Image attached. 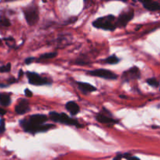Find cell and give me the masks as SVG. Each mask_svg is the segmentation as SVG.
<instances>
[{
    "mask_svg": "<svg viewBox=\"0 0 160 160\" xmlns=\"http://www.w3.org/2000/svg\"><path fill=\"white\" fill-rule=\"evenodd\" d=\"M6 130V127H5V120L3 119L0 120V133H3Z\"/></svg>",
    "mask_w": 160,
    "mask_h": 160,
    "instance_id": "obj_21",
    "label": "cell"
},
{
    "mask_svg": "<svg viewBox=\"0 0 160 160\" xmlns=\"http://www.w3.org/2000/svg\"><path fill=\"white\" fill-rule=\"evenodd\" d=\"M48 120V117L42 114H35L28 118L22 120L20 125L25 132L35 134L39 132H45L48 130L54 128L53 124H45L43 123Z\"/></svg>",
    "mask_w": 160,
    "mask_h": 160,
    "instance_id": "obj_1",
    "label": "cell"
},
{
    "mask_svg": "<svg viewBox=\"0 0 160 160\" xmlns=\"http://www.w3.org/2000/svg\"><path fill=\"white\" fill-rule=\"evenodd\" d=\"M11 103L10 95L7 93L0 94V104L3 106H9Z\"/></svg>",
    "mask_w": 160,
    "mask_h": 160,
    "instance_id": "obj_14",
    "label": "cell"
},
{
    "mask_svg": "<svg viewBox=\"0 0 160 160\" xmlns=\"http://www.w3.org/2000/svg\"><path fill=\"white\" fill-rule=\"evenodd\" d=\"M78 86V88L83 92V93H89V92H95L97 90L94 86H93L92 84H88V83H84V82H77Z\"/></svg>",
    "mask_w": 160,
    "mask_h": 160,
    "instance_id": "obj_12",
    "label": "cell"
},
{
    "mask_svg": "<svg viewBox=\"0 0 160 160\" xmlns=\"http://www.w3.org/2000/svg\"><path fill=\"white\" fill-rule=\"evenodd\" d=\"M6 113V111L4 109H2V108H0V115L3 116V115H5Z\"/></svg>",
    "mask_w": 160,
    "mask_h": 160,
    "instance_id": "obj_25",
    "label": "cell"
},
{
    "mask_svg": "<svg viewBox=\"0 0 160 160\" xmlns=\"http://www.w3.org/2000/svg\"><path fill=\"white\" fill-rule=\"evenodd\" d=\"M49 117H50V120L56 122V123H63V124L69 125V126H75L77 127V128L83 127L81 126V124H79V123H78L76 120L72 119L70 117L66 115L64 112L58 113V112H50Z\"/></svg>",
    "mask_w": 160,
    "mask_h": 160,
    "instance_id": "obj_3",
    "label": "cell"
},
{
    "mask_svg": "<svg viewBox=\"0 0 160 160\" xmlns=\"http://www.w3.org/2000/svg\"><path fill=\"white\" fill-rule=\"evenodd\" d=\"M96 120H97V121H98L99 123H106V124H111V123L112 124V123H117V120L100 113L97 114V117H96Z\"/></svg>",
    "mask_w": 160,
    "mask_h": 160,
    "instance_id": "obj_13",
    "label": "cell"
},
{
    "mask_svg": "<svg viewBox=\"0 0 160 160\" xmlns=\"http://www.w3.org/2000/svg\"><path fill=\"white\" fill-rule=\"evenodd\" d=\"M11 69V64L7 63L6 66H3V67H0V72L2 73H6V72L10 71Z\"/></svg>",
    "mask_w": 160,
    "mask_h": 160,
    "instance_id": "obj_20",
    "label": "cell"
},
{
    "mask_svg": "<svg viewBox=\"0 0 160 160\" xmlns=\"http://www.w3.org/2000/svg\"><path fill=\"white\" fill-rule=\"evenodd\" d=\"M134 17V11L133 9H130V10L126 11V12H122L120 14L118 20L116 21V26L119 28H124L127 25V23L132 20V19Z\"/></svg>",
    "mask_w": 160,
    "mask_h": 160,
    "instance_id": "obj_7",
    "label": "cell"
},
{
    "mask_svg": "<svg viewBox=\"0 0 160 160\" xmlns=\"http://www.w3.org/2000/svg\"><path fill=\"white\" fill-rule=\"evenodd\" d=\"M27 78L28 79V82L29 84H32V85H44V84H50L49 81L45 78H42L39 74L35 73V72H29L28 71L26 73Z\"/></svg>",
    "mask_w": 160,
    "mask_h": 160,
    "instance_id": "obj_6",
    "label": "cell"
},
{
    "mask_svg": "<svg viewBox=\"0 0 160 160\" xmlns=\"http://www.w3.org/2000/svg\"><path fill=\"white\" fill-rule=\"evenodd\" d=\"M65 107H66V109H67V110L73 116L77 115V114L79 112V110H80L79 106H78V105L77 104L76 102H75L73 101H70L66 103Z\"/></svg>",
    "mask_w": 160,
    "mask_h": 160,
    "instance_id": "obj_11",
    "label": "cell"
},
{
    "mask_svg": "<svg viewBox=\"0 0 160 160\" xmlns=\"http://www.w3.org/2000/svg\"><path fill=\"white\" fill-rule=\"evenodd\" d=\"M104 62L107 64H116L119 62V59H118L115 55L113 56H109V57L106 58L105 59H104Z\"/></svg>",
    "mask_w": 160,
    "mask_h": 160,
    "instance_id": "obj_15",
    "label": "cell"
},
{
    "mask_svg": "<svg viewBox=\"0 0 160 160\" xmlns=\"http://www.w3.org/2000/svg\"><path fill=\"white\" fill-rule=\"evenodd\" d=\"M143 6L146 9L149 11H159L160 10V3L155 1H143L141 2Z\"/></svg>",
    "mask_w": 160,
    "mask_h": 160,
    "instance_id": "obj_10",
    "label": "cell"
},
{
    "mask_svg": "<svg viewBox=\"0 0 160 160\" xmlns=\"http://www.w3.org/2000/svg\"><path fill=\"white\" fill-rule=\"evenodd\" d=\"M29 110V102H28V100L23 99V98L19 99L18 103H17L15 107V112L18 115H23V114L26 113Z\"/></svg>",
    "mask_w": 160,
    "mask_h": 160,
    "instance_id": "obj_9",
    "label": "cell"
},
{
    "mask_svg": "<svg viewBox=\"0 0 160 160\" xmlns=\"http://www.w3.org/2000/svg\"><path fill=\"white\" fill-rule=\"evenodd\" d=\"M115 17L113 15H108L106 17H100L93 22V26L98 29L105 30V31H114L117 28L116 23L115 22Z\"/></svg>",
    "mask_w": 160,
    "mask_h": 160,
    "instance_id": "obj_2",
    "label": "cell"
},
{
    "mask_svg": "<svg viewBox=\"0 0 160 160\" xmlns=\"http://www.w3.org/2000/svg\"><path fill=\"white\" fill-rule=\"evenodd\" d=\"M22 74H23V71H22V70H20V72H19V78H20V77L22 76Z\"/></svg>",
    "mask_w": 160,
    "mask_h": 160,
    "instance_id": "obj_26",
    "label": "cell"
},
{
    "mask_svg": "<svg viewBox=\"0 0 160 160\" xmlns=\"http://www.w3.org/2000/svg\"><path fill=\"white\" fill-rule=\"evenodd\" d=\"M146 81H147V84H149V85L152 86V87L157 88L158 87V85H159V82H158V80L155 78H149V79H147Z\"/></svg>",
    "mask_w": 160,
    "mask_h": 160,
    "instance_id": "obj_17",
    "label": "cell"
},
{
    "mask_svg": "<svg viewBox=\"0 0 160 160\" xmlns=\"http://www.w3.org/2000/svg\"><path fill=\"white\" fill-rule=\"evenodd\" d=\"M25 20L30 26H34L39 19V8L35 5H29L24 9Z\"/></svg>",
    "mask_w": 160,
    "mask_h": 160,
    "instance_id": "obj_4",
    "label": "cell"
},
{
    "mask_svg": "<svg viewBox=\"0 0 160 160\" xmlns=\"http://www.w3.org/2000/svg\"><path fill=\"white\" fill-rule=\"evenodd\" d=\"M122 157L126 160H141L138 157L133 156V155L130 154V153H125V154H122Z\"/></svg>",
    "mask_w": 160,
    "mask_h": 160,
    "instance_id": "obj_19",
    "label": "cell"
},
{
    "mask_svg": "<svg viewBox=\"0 0 160 160\" xmlns=\"http://www.w3.org/2000/svg\"><path fill=\"white\" fill-rule=\"evenodd\" d=\"M24 94L25 95H26L27 97H31L32 96V92H31V91H30L29 89L26 88L24 90Z\"/></svg>",
    "mask_w": 160,
    "mask_h": 160,
    "instance_id": "obj_23",
    "label": "cell"
},
{
    "mask_svg": "<svg viewBox=\"0 0 160 160\" xmlns=\"http://www.w3.org/2000/svg\"><path fill=\"white\" fill-rule=\"evenodd\" d=\"M1 43H2V42H1V40H0V45H1Z\"/></svg>",
    "mask_w": 160,
    "mask_h": 160,
    "instance_id": "obj_27",
    "label": "cell"
},
{
    "mask_svg": "<svg viewBox=\"0 0 160 160\" xmlns=\"http://www.w3.org/2000/svg\"><path fill=\"white\" fill-rule=\"evenodd\" d=\"M86 73L90 76L97 77V78H104L106 80H115L117 79V75L110 70H105V69H97V70H90Z\"/></svg>",
    "mask_w": 160,
    "mask_h": 160,
    "instance_id": "obj_5",
    "label": "cell"
},
{
    "mask_svg": "<svg viewBox=\"0 0 160 160\" xmlns=\"http://www.w3.org/2000/svg\"><path fill=\"white\" fill-rule=\"evenodd\" d=\"M35 59L34 57H28V58H27V59L24 60L25 64H27V65H28V64L31 63V62H32L33 61L35 60Z\"/></svg>",
    "mask_w": 160,
    "mask_h": 160,
    "instance_id": "obj_22",
    "label": "cell"
},
{
    "mask_svg": "<svg viewBox=\"0 0 160 160\" xmlns=\"http://www.w3.org/2000/svg\"><path fill=\"white\" fill-rule=\"evenodd\" d=\"M57 56L56 52H48L45 53V54L41 55L39 59H53V58L56 57Z\"/></svg>",
    "mask_w": 160,
    "mask_h": 160,
    "instance_id": "obj_16",
    "label": "cell"
},
{
    "mask_svg": "<svg viewBox=\"0 0 160 160\" xmlns=\"http://www.w3.org/2000/svg\"><path fill=\"white\" fill-rule=\"evenodd\" d=\"M0 26L9 27L10 26V22L6 17H0Z\"/></svg>",
    "mask_w": 160,
    "mask_h": 160,
    "instance_id": "obj_18",
    "label": "cell"
},
{
    "mask_svg": "<svg viewBox=\"0 0 160 160\" xmlns=\"http://www.w3.org/2000/svg\"><path fill=\"white\" fill-rule=\"evenodd\" d=\"M122 158H123L122 157V154H118L117 156L114 158V159L113 160H122Z\"/></svg>",
    "mask_w": 160,
    "mask_h": 160,
    "instance_id": "obj_24",
    "label": "cell"
},
{
    "mask_svg": "<svg viewBox=\"0 0 160 160\" xmlns=\"http://www.w3.org/2000/svg\"><path fill=\"white\" fill-rule=\"evenodd\" d=\"M141 77V72L136 67H133L124 72L122 75V79L125 81H129L130 80L139 79Z\"/></svg>",
    "mask_w": 160,
    "mask_h": 160,
    "instance_id": "obj_8",
    "label": "cell"
}]
</instances>
